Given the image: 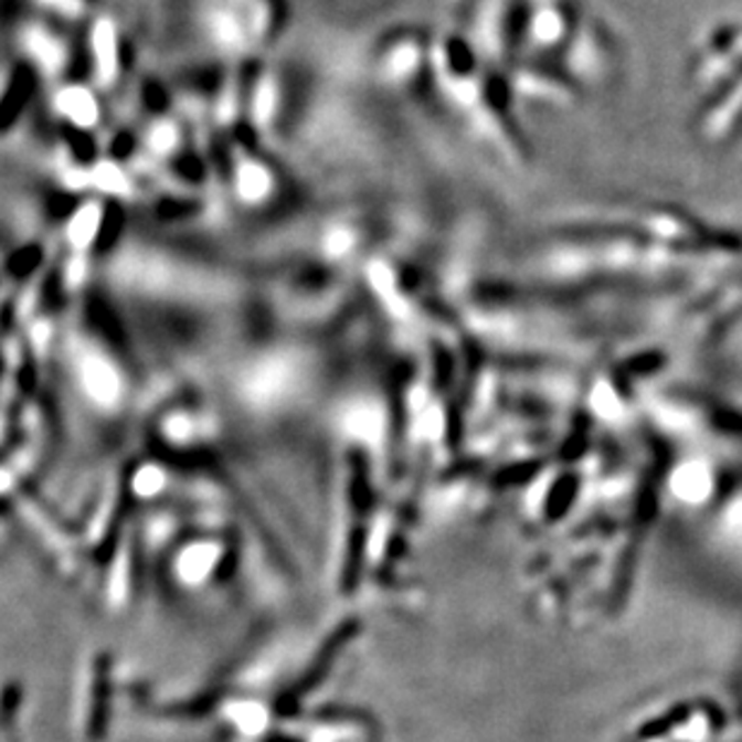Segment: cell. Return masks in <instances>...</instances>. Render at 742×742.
<instances>
[{
    "mask_svg": "<svg viewBox=\"0 0 742 742\" xmlns=\"http://www.w3.org/2000/svg\"><path fill=\"white\" fill-rule=\"evenodd\" d=\"M512 87L524 92L531 99H541V102H568L572 99V85L565 75H551L545 65L533 63V65H521L519 75L515 73Z\"/></svg>",
    "mask_w": 742,
    "mask_h": 742,
    "instance_id": "obj_1",
    "label": "cell"
}]
</instances>
